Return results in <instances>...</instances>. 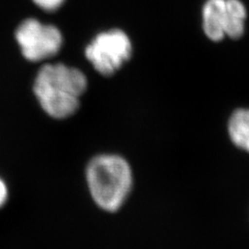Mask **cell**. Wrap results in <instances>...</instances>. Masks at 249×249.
Here are the masks:
<instances>
[{
    "instance_id": "6da1fadb",
    "label": "cell",
    "mask_w": 249,
    "mask_h": 249,
    "mask_svg": "<svg viewBox=\"0 0 249 249\" xmlns=\"http://www.w3.org/2000/svg\"><path fill=\"white\" fill-rule=\"evenodd\" d=\"M87 89L85 74L79 69L64 64L43 66L34 84V92L42 109L55 120H66L74 115Z\"/></svg>"
},
{
    "instance_id": "7a4b0ae2",
    "label": "cell",
    "mask_w": 249,
    "mask_h": 249,
    "mask_svg": "<svg viewBox=\"0 0 249 249\" xmlns=\"http://www.w3.org/2000/svg\"><path fill=\"white\" fill-rule=\"evenodd\" d=\"M85 181L90 197L105 212L115 213L124 205L133 188L130 163L116 154H99L85 168Z\"/></svg>"
},
{
    "instance_id": "3957f363",
    "label": "cell",
    "mask_w": 249,
    "mask_h": 249,
    "mask_svg": "<svg viewBox=\"0 0 249 249\" xmlns=\"http://www.w3.org/2000/svg\"><path fill=\"white\" fill-rule=\"evenodd\" d=\"M132 55L129 36L120 29L99 34L85 48V56L103 76H111L127 62Z\"/></svg>"
},
{
    "instance_id": "277c9868",
    "label": "cell",
    "mask_w": 249,
    "mask_h": 249,
    "mask_svg": "<svg viewBox=\"0 0 249 249\" xmlns=\"http://www.w3.org/2000/svg\"><path fill=\"white\" fill-rule=\"evenodd\" d=\"M15 36L22 55L33 62L57 55L64 43V37L56 26L43 24L34 18L23 21L16 30Z\"/></svg>"
},
{
    "instance_id": "5b68a950",
    "label": "cell",
    "mask_w": 249,
    "mask_h": 249,
    "mask_svg": "<svg viewBox=\"0 0 249 249\" xmlns=\"http://www.w3.org/2000/svg\"><path fill=\"white\" fill-rule=\"evenodd\" d=\"M245 18V6L239 0H208L202 10L204 31L215 42L225 36L231 38L242 36Z\"/></svg>"
},
{
    "instance_id": "8992f818",
    "label": "cell",
    "mask_w": 249,
    "mask_h": 249,
    "mask_svg": "<svg viewBox=\"0 0 249 249\" xmlns=\"http://www.w3.org/2000/svg\"><path fill=\"white\" fill-rule=\"evenodd\" d=\"M229 134L236 146L249 153V109H239L231 114Z\"/></svg>"
},
{
    "instance_id": "52a82bcc",
    "label": "cell",
    "mask_w": 249,
    "mask_h": 249,
    "mask_svg": "<svg viewBox=\"0 0 249 249\" xmlns=\"http://www.w3.org/2000/svg\"><path fill=\"white\" fill-rule=\"evenodd\" d=\"M34 3L46 12H54L65 3L66 0H33Z\"/></svg>"
},
{
    "instance_id": "ba28073f",
    "label": "cell",
    "mask_w": 249,
    "mask_h": 249,
    "mask_svg": "<svg viewBox=\"0 0 249 249\" xmlns=\"http://www.w3.org/2000/svg\"><path fill=\"white\" fill-rule=\"evenodd\" d=\"M10 197V190L9 186H7L6 182L3 178L0 177V209H2Z\"/></svg>"
}]
</instances>
